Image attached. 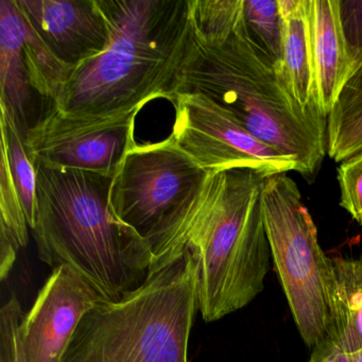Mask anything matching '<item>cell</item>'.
I'll list each match as a JSON object with an SVG mask.
<instances>
[{"label":"cell","mask_w":362,"mask_h":362,"mask_svg":"<svg viewBox=\"0 0 362 362\" xmlns=\"http://www.w3.org/2000/svg\"><path fill=\"white\" fill-rule=\"evenodd\" d=\"M327 154L344 162L362 153V63L351 74L326 118Z\"/></svg>","instance_id":"obj_16"},{"label":"cell","mask_w":362,"mask_h":362,"mask_svg":"<svg viewBox=\"0 0 362 362\" xmlns=\"http://www.w3.org/2000/svg\"><path fill=\"white\" fill-rule=\"evenodd\" d=\"M171 139L207 175L250 168L269 177L298 173L293 158L254 137L230 112L198 93L180 94Z\"/></svg>","instance_id":"obj_8"},{"label":"cell","mask_w":362,"mask_h":362,"mask_svg":"<svg viewBox=\"0 0 362 362\" xmlns=\"http://www.w3.org/2000/svg\"><path fill=\"white\" fill-rule=\"evenodd\" d=\"M307 18L317 105L322 116L327 118L353 71L341 22L340 0H308Z\"/></svg>","instance_id":"obj_12"},{"label":"cell","mask_w":362,"mask_h":362,"mask_svg":"<svg viewBox=\"0 0 362 362\" xmlns=\"http://www.w3.org/2000/svg\"><path fill=\"white\" fill-rule=\"evenodd\" d=\"M264 181L250 168L207 175L148 241L153 259L192 252L205 322L243 308L264 290L272 257L262 207Z\"/></svg>","instance_id":"obj_1"},{"label":"cell","mask_w":362,"mask_h":362,"mask_svg":"<svg viewBox=\"0 0 362 362\" xmlns=\"http://www.w3.org/2000/svg\"><path fill=\"white\" fill-rule=\"evenodd\" d=\"M37 211L33 237L40 259L71 267L105 300L141 287L153 260L147 240L112 209L113 177L35 164Z\"/></svg>","instance_id":"obj_4"},{"label":"cell","mask_w":362,"mask_h":362,"mask_svg":"<svg viewBox=\"0 0 362 362\" xmlns=\"http://www.w3.org/2000/svg\"><path fill=\"white\" fill-rule=\"evenodd\" d=\"M0 279L13 269L18 252L29 241L26 214L16 189L5 151L0 149Z\"/></svg>","instance_id":"obj_17"},{"label":"cell","mask_w":362,"mask_h":362,"mask_svg":"<svg viewBox=\"0 0 362 362\" xmlns=\"http://www.w3.org/2000/svg\"><path fill=\"white\" fill-rule=\"evenodd\" d=\"M137 113L107 118H75L52 103L25 137L33 164L114 177L135 145Z\"/></svg>","instance_id":"obj_9"},{"label":"cell","mask_w":362,"mask_h":362,"mask_svg":"<svg viewBox=\"0 0 362 362\" xmlns=\"http://www.w3.org/2000/svg\"><path fill=\"white\" fill-rule=\"evenodd\" d=\"M207 175L171 136L135 144L113 177L110 203L115 215L148 243Z\"/></svg>","instance_id":"obj_7"},{"label":"cell","mask_w":362,"mask_h":362,"mask_svg":"<svg viewBox=\"0 0 362 362\" xmlns=\"http://www.w3.org/2000/svg\"><path fill=\"white\" fill-rule=\"evenodd\" d=\"M243 16L254 43L277 65L283 61V18L277 0H245Z\"/></svg>","instance_id":"obj_20"},{"label":"cell","mask_w":362,"mask_h":362,"mask_svg":"<svg viewBox=\"0 0 362 362\" xmlns=\"http://www.w3.org/2000/svg\"><path fill=\"white\" fill-rule=\"evenodd\" d=\"M103 300L71 267L52 270L21 324L26 362H62L80 322Z\"/></svg>","instance_id":"obj_10"},{"label":"cell","mask_w":362,"mask_h":362,"mask_svg":"<svg viewBox=\"0 0 362 362\" xmlns=\"http://www.w3.org/2000/svg\"><path fill=\"white\" fill-rule=\"evenodd\" d=\"M351 362H362V349L356 353L351 354Z\"/></svg>","instance_id":"obj_25"},{"label":"cell","mask_w":362,"mask_h":362,"mask_svg":"<svg viewBox=\"0 0 362 362\" xmlns=\"http://www.w3.org/2000/svg\"><path fill=\"white\" fill-rule=\"evenodd\" d=\"M308 362H351V354L332 339L326 338L313 347Z\"/></svg>","instance_id":"obj_24"},{"label":"cell","mask_w":362,"mask_h":362,"mask_svg":"<svg viewBox=\"0 0 362 362\" xmlns=\"http://www.w3.org/2000/svg\"><path fill=\"white\" fill-rule=\"evenodd\" d=\"M307 8H308V0H300L298 7L293 12L285 18H283L281 71L294 100L305 111L320 113L313 52H311L310 37H309Z\"/></svg>","instance_id":"obj_15"},{"label":"cell","mask_w":362,"mask_h":362,"mask_svg":"<svg viewBox=\"0 0 362 362\" xmlns=\"http://www.w3.org/2000/svg\"><path fill=\"white\" fill-rule=\"evenodd\" d=\"M338 182L341 206L362 226V153L342 162Z\"/></svg>","instance_id":"obj_22"},{"label":"cell","mask_w":362,"mask_h":362,"mask_svg":"<svg viewBox=\"0 0 362 362\" xmlns=\"http://www.w3.org/2000/svg\"><path fill=\"white\" fill-rule=\"evenodd\" d=\"M340 14L354 71L362 63V0H340Z\"/></svg>","instance_id":"obj_23"},{"label":"cell","mask_w":362,"mask_h":362,"mask_svg":"<svg viewBox=\"0 0 362 362\" xmlns=\"http://www.w3.org/2000/svg\"><path fill=\"white\" fill-rule=\"evenodd\" d=\"M192 93L209 97L258 141L293 158L300 175L309 179L319 170L327 153L326 118L294 100L281 66L254 43L245 16L219 41H202L192 28L173 100Z\"/></svg>","instance_id":"obj_3"},{"label":"cell","mask_w":362,"mask_h":362,"mask_svg":"<svg viewBox=\"0 0 362 362\" xmlns=\"http://www.w3.org/2000/svg\"><path fill=\"white\" fill-rule=\"evenodd\" d=\"M14 1L52 52L74 69L107 47V25L96 0Z\"/></svg>","instance_id":"obj_11"},{"label":"cell","mask_w":362,"mask_h":362,"mask_svg":"<svg viewBox=\"0 0 362 362\" xmlns=\"http://www.w3.org/2000/svg\"><path fill=\"white\" fill-rule=\"evenodd\" d=\"M1 110V145L9 162L10 170L16 183L26 214L29 228H35L37 211V167L29 158L25 136L20 130L16 116L10 110L0 105Z\"/></svg>","instance_id":"obj_18"},{"label":"cell","mask_w":362,"mask_h":362,"mask_svg":"<svg viewBox=\"0 0 362 362\" xmlns=\"http://www.w3.org/2000/svg\"><path fill=\"white\" fill-rule=\"evenodd\" d=\"M107 45L69 77L52 107L69 117L139 113L173 103V83L192 35L189 0H96Z\"/></svg>","instance_id":"obj_2"},{"label":"cell","mask_w":362,"mask_h":362,"mask_svg":"<svg viewBox=\"0 0 362 362\" xmlns=\"http://www.w3.org/2000/svg\"><path fill=\"white\" fill-rule=\"evenodd\" d=\"M198 311L192 252L154 259L141 287L84 315L62 362H188Z\"/></svg>","instance_id":"obj_5"},{"label":"cell","mask_w":362,"mask_h":362,"mask_svg":"<svg viewBox=\"0 0 362 362\" xmlns=\"http://www.w3.org/2000/svg\"><path fill=\"white\" fill-rule=\"evenodd\" d=\"M20 13L23 22L25 62L31 88L42 97L54 103L75 69L61 61L42 40L22 12L20 11Z\"/></svg>","instance_id":"obj_19"},{"label":"cell","mask_w":362,"mask_h":362,"mask_svg":"<svg viewBox=\"0 0 362 362\" xmlns=\"http://www.w3.org/2000/svg\"><path fill=\"white\" fill-rule=\"evenodd\" d=\"M271 256L303 341L313 349L328 337L329 257L296 182L286 173L267 177L262 192Z\"/></svg>","instance_id":"obj_6"},{"label":"cell","mask_w":362,"mask_h":362,"mask_svg":"<svg viewBox=\"0 0 362 362\" xmlns=\"http://www.w3.org/2000/svg\"><path fill=\"white\" fill-rule=\"evenodd\" d=\"M327 338L346 353L362 349V260L329 257Z\"/></svg>","instance_id":"obj_14"},{"label":"cell","mask_w":362,"mask_h":362,"mask_svg":"<svg viewBox=\"0 0 362 362\" xmlns=\"http://www.w3.org/2000/svg\"><path fill=\"white\" fill-rule=\"evenodd\" d=\"M23 317L20 300L12 293L0 310V362H26L21 340Z\"/></svg>","instance_id":"obj_21"},{"label":"cell","mask_w":362,"mask_h":362,"mask_svg":"<svg viewBox=\"0 0 362 362\" xmlns=\"http://www.w3.org/2000/svg\"><path fill=\"white\" fill-rule=\"evenodd\" d=\"M23 22L14 0H0V105L16 116L26 137L30 127L31 88L24 56Z\"/></svg>","instance_id":"obj_13"}]
</instances>
